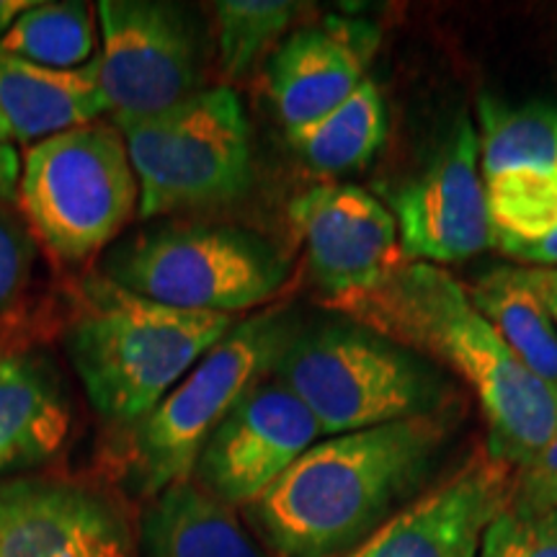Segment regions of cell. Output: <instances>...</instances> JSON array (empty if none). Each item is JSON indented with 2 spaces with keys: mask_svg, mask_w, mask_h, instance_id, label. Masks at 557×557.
Wrapping results in <instances>:
<instances>
[{
  "mask_svg": "<svg viewBox=\"0 0 557 557\" xmlns=\"http://www.w3.org/2000/svg\"><path fill=\"white\" fill-rule=\"evenodd\" d=\"M320 436L315 416L274 374H267L209 436L191 480L225 504L246 508Z\"/></svg>",
  "mask_w": 557,
  "mask_h": 557,
  "instance_id": "cell-13",
  "label": "cell"
},
{
  "mask_svg": "<svg viewBox=\"0 0 557 557\" xmlns=\"http://www.w3.org/2000/svg\"><path fill=\"white\" fill-rule=\"evenodd\" d=\"M96 5L39 0L13 21L0 47L52 70H81L96 58Z\"/></svg>",
  "mask_w": 557,
  "mask_h": 557,
  "instance_id": "cell-22",
  "label": "cell"
},
{
  "mask_svg": "<svg viewBox=\"0 0 557 557\" xmlns=\"http://www.w3.org/2000/svg\"><path fill=\"white\" fill-rule=\"evenodd\" d=\"M148 557H269L238 517V508L197 480L171 485L143 521Z\"/></svg>",
  "mask_w": 557,
  "mask_h": 557,
  "instance_id": "cell-18",
  "label": "cell"
},
{
  "mask_svg": "<svg viewBox=\"0 0 557 557\" xmlns=\"http://www.w3.org/2000/svg\"><path fill=\"white\" fill-rule=\"evenodd\" d=\"M21 160L16 148L0 143V205H16Z\"/></svg>",
  "mask_w": 557,
  "mask_h": 557,
  "instance_id": "cell-29",
  "label": "cell"
},
{
  "mask_svg": "<svg viewBox=\"0 0 557 557\" xmlns=\"http://www.w3.org/2000/svg\"><path fill=\"white\" fill-rule=\"evenodd\" d=\"M478 122L483 176L513 169L557 171V103L511 107L496 96H480Z\"/></svg>",
  "mask_w": 557,
  "mask_h": 557,
  "instance_id": "cell-21",
  "label": "cell"
},
{
  "mask_svg": "<svg viewBox=\"0 0 557 557\" xmlns=\"http://www.w3.org/2000/svg\"><path fill=\"white\" fill-rule=\"evenodd\" d=\"M34 235L11 212L9 205H0V320L11 315L32 282Z\"/></svg>",
  "mask_w": 557,
  "mask_h": 557,
  "instance_id": "cell-26",
  "label": "cell"
},
{
  "mask_svg": "<svg viewBox=\"0 0 557 557\" xmlns=\"http://www.w3.org/2000/svg\"><path fill=\"white\" fill-rule=\"evenodd\" d=\"M472 305L534 377L557 389V325L521 267H496L468 287Z\"/></svg>",
  "mask_w": 557,
  "mask_h": 557,
  "instance_id": "cell-19",
  "label": "cell"
},
{
  "mask_svg": "<svg viewBox=\"0 0 557 557\" xmlns=\"http://www.w3.org/2000/svg\"><path fill=\"white\" fill-rule=\"evenodd\" d=\"M99 88L111 120L176 107L201 90L205 37L194 13L169 0L96 3Z\"/></svg>",
  "mask_w": 557,
  "mask_h": 557,
  "instance_id": "cell-9",
  "label": "cell"
},
{
  "mask_svg": "<svg viewBox=\"0 0 557 557\" xmlns=\"http://www.w3.org/2000/svg\"><path fill=\"white\" fill-rule=\"evenodd\" d=\"M16 205L54 259L67 267L94 259L139 209L122 132L94 122L26 148Z\"/></svg>",
  "mask_w": 557,
  "mask_h": 557,
  "instance_id": "cell-7",
  "label": "cell"
},
{
  "mask_svg": "<svg viewBox=\"0 0 557 557\" xmlns=\"http://www.w3.org/2000/svg\"><path fill=\"white\" fill-rule=\"evenodd\" d=\"M496 248L508 259L529 263V269H557V233L540 243H498Z\"/></svg>",
  "mask_w": 557,
  "mask_h": 557,
  "instance_id": "cell-28",
  "label": "cell"
},
{
  "mask_svg": "<svg viewBox=\"0 0 557 557\" xmlns=\"http://www.w3.org/2000/svg\"><path fill=\"white\" fill-rule=\"evenodd\" d=\"M302 3L292 0H220L212 5L214 16V54L222 86L233 88L253 75L263 54L276 50L278 41Z\"/></svg>",
  "mask_w": 557,
  "mask_h": 557,
  "instance_id": "cell-23",
  "label": "cell"
},
{
  "mask_svg": "<svg viewBox=\"0 0 557 557\" xmlns=\"http://www.w3.org/2000/svg\"><path fill=\"white\" fill-rule=\"evenodd\" d=\"M478 557H557V511L524 513L508 506L487 527Z\"/></svg>",
  "mask_w": 557,
  "mask_h": 557,
  "instance_id": "cell-25",
  "label": "cell"
},
{
  "mask_svg": "<svg viewBox=\"0 0 557 557\" xmlns=\"http://www.w3.org/2000/svg\"><path fill=\"white\" fill-rule=\"evenodd\" d=\"M449 434L431 413L329 436L246 506L250 524L269 557H346L426 483Z\"/></svg>",
  "mask_w": 557,
  "mask_h": 557,
  "instance_id": "cell-2",
  "label": "cell"
},
{
  "mask_svg": "<svg viewBox=\"0 0 557 557\" xmlns=\"http://www.w3.org/2000/svg\"><path fill=\"white\" fill-rule=\"evenodd\" d=\"M527 284L537 292V297L545 302V308L553 315L557 325V269H524Z\"/></svg>",
  "mask_w": 557,
  "mask_h": 557,
  "instance_id": "cell-30",
  "label": "cell"
},
{
  "mask_svg": "<svg viewBox=\"0 0 557 557\" xmlns=\"http://www.w3.org/2000/svg\"><path fill=\"white\" fill-rule=\"evenodd\" d=\"M233 325V315L152 302L99 271L70 297L65 351L96 413L132 429Z\"/></svg>",
  "mask_w": 557,
  "mask_h": 557,
  "instance_id": "cell-3",
  "label": "cell"
},
{
  "mask_svg": "<svg viewBox=\"0 0 557 557\" xmlns=\"http://www.w3.org/2000/svg\"><path fill=\"white\" fill-rule=\"evenodd\" d=\"M101 274L158 305L235 315L274 299L289 261L253 230L173 220L116 243Z\"/></svg>",
  "mask_w": 557,
  "mask_h": 557,
  "instance_id": "cell-6",
  "label": "cell"
},
{
  "mask_svg": "<svg viewBox=\"0 0 557 557\" xmlns=\"http://www.w3.org/2000/svg\"><path fill=\"white\" fill-rule=\"evenodd\" d=\"M493 248L540 243L557 233V171L513 169L483 176Z\"/></svg>",
  "mask_w": 557,
  "mask_h": 557,
  "instance_id": "cell-24",
  "label": "cell"
},
{
  "mask_svg": "<svg viewBox=\"0 0 557 557\" xmlns=\"http://www.w3.org/2000/svg\"><path fill=\"white\" fill-rule=\"evenodd\" d=\"M377 41V26L344 16H325L278 41L267 83L284 132L308 127L344 103L367 81Z\"/></svg>",
  "mask_w": 557,
  "mask_h": 557,
  "instance_id": "cell-15",
  "label": "cell"
},
{
  "mask_svg": "<svg viewBox=\"0 0 557 557\" xmlns=\"http://www.w3.org/2000/svg\"><path fill=\"white\" fill-rule=\"evenodd\" d=\"M297 323L287 310L240 320L201 357L189 374L132 426V475L143 496L158 498L194 475L197 459L230 410L271 367Z\"/></svg>",
  "mask_w": 557,
  "mask_h": 557,
  "instance_id": "cell-8",
  "label": "cell"
},
{
  "mask_svg": "<svg viewBox=\"0 0 557 557\" xmlns=\"http://www.w3.org/2000/svg\"><path fill=\"white\" fill-rule=\"evenodd\" d=\"M109 114L96 58L81 70L41 67L0 47V143L37 145Z\"/></svg>",
  "mask_w": 557,
  "mask_h": 557,
  "instance_id": "cell-17",
  "label": "cell"
},
{
  "mask_svg": "<svg viewBox=\"0 0 557 557\" xmlns=\"http://www.w3.org/2000/svg\"><path fill=\"white\" fill-rule=\"evenodd\" d=\"M73 403L39 351H0V480L50 462L65 447Z\"/></svg>",
  "mask_w": 557,
  "mask_h": 557,
  "instance_id": "cell-16",
  "label": "cell"
},
{
  "mask_svg": "<svg viewBox=\"0 0 557 557\" xmlns=\"http://www.w3.org/2000/svg\"><path fill=\"white\" fill-rule=\"evenodd\" d=\"M387 135V109L377 83L367 78L344 103L318 122L287 132L297 158L310 171L336 176L364 169Z\"/></svg>",
  "mask_w": 557,
  "mask_h": 557,
  "instance_id": "cell-20",
  "label": "cell"
},
{
  "mask_svg": "<svg viewBox=\"0 0 557 557\" xmlns=\"http://www.w3.org/2000/svg\"><path fill=\"white\" fill-rule=\"evenodd\" d=\"M478 129L459 114L426 163L389 191L387 209L398 225L403 261L462 263L493 248Z\"/></svg>",
  "mask_w": 557,
  "mask_h": 557,
  "instance_id": "cell-10",
  "label": "cell"
},
{
  "mask_svg": "<svg viewBox=\"0 0 557 557\" xmlns=\"http://www.w3.org/2000/svg\"><path fill=\"white\" fill-rule=\"evenodd\" d=\"M139 184V218L218 209L253 181L250 124L235 88H201L176 107L111 120Z\"/></svg>",
  "mask_w": 557,
  "mask_h": 557,
  "instance_id": "cell-5",
  "label": "cell"
},
{
  "mask_svg": "<svg viewBox=\"0 0 557 557\" xmlns=\"http://www.w3.org/2000/svg\"><path fill=\"white\" fill-rule=\"evenodd\" d=\"M34 0H0V37L11 29L13 21L24 13Z\"/></svg>",
  "mask_w": 557,
  "mask_h": 557,
  "instance_id": "cell-31",
  "label": "cell"
},
{
  "mask_svg": "<svg viewBox=\"0 0 557 557\" xmlns=\"http://www.w3.org/2000/svg\"><path fill=\"white\" fill-rule=\"evenodd\" d=\"M513 485L517 470L483 444L346 557H478L487 527L511 506Z\"/></svg>",
  "mask_w": 557,
  "mask_h": 557,
  "instance_id": "cell-14",
  "label": "cell"
},
{
  "mask_svg": "<svg viewBox=\"0 0 557 557\" xmlns=\"http://www.w3.org/2000/svg\"><path fill=\"white\" fill-rule=\"evenodd\" d=\"M289 222L329 308L374 289L403 263L393 212L361 186H310L292 199Z\"/></svg>",
  "mask_w": 557,
  "mask_h": 557,
  "instance_id": "cell-12",
  "label": "cell"
},
{
  "mask_svg": "<svg viewBox=\"0 0 557 557\" xmlns=\"http://www.w3.org/2000/svg\"><path fill=\"white\" fill-rule=\"evenodd\" d=\"M511 508L524 513L557 511V434L527 468L517 470Z\"/></svg>",
  "mask_w": 557,
  "mask_h": 557,
  "instance_id": "cell-27",
  "label": "cell"
},
{
  "mask_svg": "<svg viewBox=\"0 0 557 557\" xmlns=\"http://www.w3.org/2000/svg\"><path fill=\"white\" fill-rule=\"evenodd\" d=\"M331 310L455 372L483 410L487 451L513 470L557 434V389L521 364L447 269L403 261L377 287Z\"/></svg>",
  "mask_w": 557,
  "mask_h": 557,
  "instance_id": "cell-1",
  "label": "cell"
},
{
  "mask_svg": "<svg viewBox=\"0 0 557 557\" xmlns=\"http://www.w3.org/2000/svg\"><path fill=\"white\" fill-rule=\"evenodd\" d=\"M0 557H137L132 519L99 485L60 475L0 480Z\"/></svg>",
  "mask_w": 557,
  "mask_h": 557,
  "instance_id": "cell-11",
  "label": "cell"
},
{
  "mask_svg": "<svg viewBox=\"0 0 557 557\" xmlns=\"http://www.w3.org/2000/svg\"><path fill=\"white\" fill-rule=\"evenodd\" d=\"M271 374L315 416L323 436L444 413L449 395L429 359L346 318L297 325Z\"/></svg>",
  "mask_w": 557,
  "mask_h": 557,
  "instance_id": "cell-4",
  "label": "cell"
}]
</instances>
